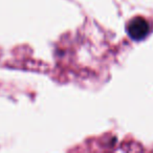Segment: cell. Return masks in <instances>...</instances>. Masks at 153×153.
I'll list each match as a JSON object with an SVG mask.
<instances>
[{"label":"cell","mask_w":153,"mask_h":153,"mask_svg":"<svg viewBox=\"0 0 153 153\" xmlns=\"http://www.w3.org/2000/svg\"><path fill=\"white\" fill-rule=\"evenodd\" d=\"M127 32L133 40H143L151 32V25L145 18L136 17L128 23Z\"/></svg>","instance_id":"1"}]
</instances>
